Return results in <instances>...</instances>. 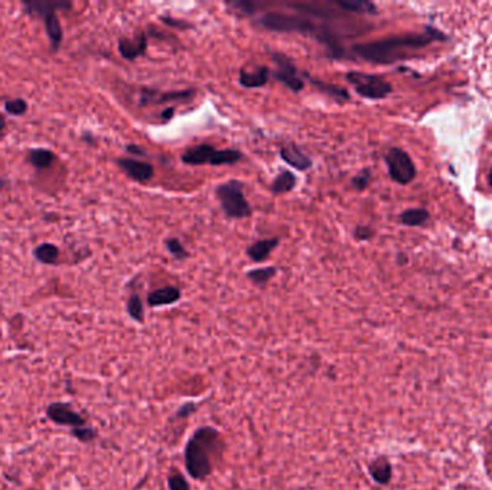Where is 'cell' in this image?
Listing matches in <instances>:
<instances>
[{
	"mask_svg": "<svg viewBox=\"0 0 492 490\" xmlns=\"http://www.w3.org/2000/svg\"><path fill=\"white\" fill-rule=\"evenodd\" d=\"M259 24L265 29L272 31V32H279V34H301V35L310 34L318 42L324 44L328 48V52L331 56L341 58L344 55V48L338 42L336 32H333L327 26H320L307 18L278 14V12H268L259 19Z\"/></svg>",
	"mask_w": 492,
	"mask_h": 490,
	"instance_id": "cell-1",
	"label": "cell"
},
{
	"mask_svg": "<svg viewBox=\"0 0 492 490\" xmlns=\"http://www.w3.org/2000/svg\"><path fill=\"white\" fill-rule=\"evenodd\" d=\"M433 38L428 35H406L393 36L381 41L367 42L354 46V52L364 61L373 63H390L398 59H403L411 49L422 48L428 45Z\"/></svg>",
	"mask_w": 492,
	"mask_h": 490,
	"instance_id": "cell-2",
	"label": "cell"
},
{
	"mask_svg": "<svg viewBox=\"0 0 492 490\" xmlns=\"http://www.w3.org/2000/svg\"><path fill=\"white\" fill-rule=\"evenodd\" d=\"M219 444V432L211 426L198 429L184 449V463L194 480H205L214 471L211 453Z\"/></svg>",
	"mask_w": 492,
	"mask_h": 490,
	"instance_id": "cell-3",
	"label": "cell"
},
{
	"mask_svg": "<svg viewBox=\"0 0 492 490\" xmlns=\"http://www.w3.org/2000/svg\"><path fill=\"white\" fill-rule=\"evenodd\" d=\"M216 198L222 210L231 219H246L252 215V208L244 195V183L229 180L216 187Z\"/></svg>",
	"mask_w": 492,
	"mask_h": 490,
	"instance_id": "cell-4",
	"label": "cell"
},
{
	"mask_svg": "<svg viewBox=\"0 0 492 490\" xmlns=\"http://www.w3.org/2000/svg\"><path fill=\"white\" fill-rule=\"evenodd\" d=\"M239 150H218L211 144H201L187 148L181 155V161L189 165H229L242 160Z\"/></svg>",
	"mask_w": 492,
	"mask_h": 490,
	"instance_id": "cell-5",
	"label": "cell"
},
{
	"mask_svg": "<svg viewBox=\"0 0 492 490\" xmlns=\"http://www.w3.org/2000/svg\"><path fill=\"white\" fill-rule=\"evenodd\" d=\"M24 5L28 14L36 15L44 19L45 31L51 41L52 49L58 51L64 39V32L55 12L58 9H71L72 5L68 2H44V0H41V2H25Z\"/></svg>",
	"mask_w": 492,
	"mask_h": 490,
	"instance_id": "cell-6",
	"label": "cell"
},
{
	"mask_svg": "<svg viewBox=\"0 0 492 490\" xmlns=\"http://www.w3.org/2000/svg\"><path fill=\"white\" fill-rule=\"evenodd\" d=\"M346 79L353 85L356 92L367 100H383L391 92V85L380 76L351 71L346 75Z\"/></svg>",
	"mask_w": 492,
	"mask_h": 490,
	"instance_id": "cell-7",
	"label": "cell"
},
{
	"mask_svg": "<svg viewBox=\"0 0 492 490\" xmlns=\"http://www.w3.org/2000/svg\"><path fill=\"white\" fill-rule=\"evenodd\" d=\"M390 177L399 184H409L416 175V167L409 154L401 148H390L386 154Z\"/></svg>",
	"mask_w": 492,
	"mask_h": 490,
	"instance_id": "cell-8",
	"label": "cell"
},
{
	"mask_svg": "<svg viewBox=\"0 0 492 490\" xmlns=\"http://www.w3.org/2000/svg\"><path fill=\"white\" fill-rule=\"evenodd\" d=\"M46 416L58 426H66L72 429L86 426V420L79 413H76L71 404L66 403H51L46 407Z\"/></svg>",
	"mask_w": 492,
	"mask_h": 490,
	"instance_id": "cell-9",
	"label": "cell"
},
{
	"mask_svg": "<svg viewBox=\"0 0 492 490\" xmlns=\"http://www.w3.org/2000/svg\"><path fill=\"white\" fill-rule=\"evenodd\" d=\"M272 58L278 66L276 73H275L276 79L281 81L283 85H286L291 91L300 92L304 88V81L298 76L297 68H295L292 61L281 53H272Z\"/></svg>",
	"mask_w": 492,
	"mask_h": 490,
	"instance_id": "cell-10",
	"label": "cell"
},
{
	"mask_svg": "<svg viewBox=\"0 0 492 490\" xmlns=\"http://www.w3.org/2000/svg\"><path fill=\"white\" fill-rule=\"evenodd\" d=\"M196 91L194 89H183V91H171V92H156L144 88L141 91V106H149V104H164L170 101H189L194 96Z\"/></svg>",
	"mask_w": 492,
	"mask_h": 490,
	"instance_id": "cell-11",
	"label": "cell"
},
{
	"mask_svg": "<svg viewBox=\"0 0 492 490\" xmlns=\"http://www.w3.org/2000/svg\"><path fill=\"white\" fill-rule=\"evenodd\" d=\"M117 164L131 180L137 183H149L154 177V168L150 163L134 158H119Z\"/></svg>",
	"mask_w": 492,
	"mask_h": 490,
	"instance_id": "cell-12",
	"label": "cell"
},
{
	"mask_svg": "<svg viewBox=\"0 0 492 490\" xmlns=\"http://www.w3.org/2000/svg\"><path fill=\"white\" fill-rule=\"evenodd\" d=\"M180 298H181V292L179 287L164 286V287H159V289L149 293L147 304L153 308L167 307V305H173V304L179 302Z\"/></svg>",
	"mask_w": 492,
	"mask_h": 490,
	"instance_id": "cell-13",
	"label": "cell"
},
{
	"mask_svg": "<svg viewBox=\"0 0 492 490\" xmlns=\"http://www.w3.org/2000/svg\"><path fill=\"white\" fill-rule=\"evenodd\" d=\"M279 154H281V158L285 163H288L291 167H293L295 170L307 171V170H310L313 167V160L306 153H303L298 147H295V146L282 147L279 150Z\"/></svg>",
	"mask_w": 492,
	"mask_h": 490,
	"instance_id": "cell-14",
	"label": "cell"
},
{
	"mask_svg": "<svg viewBox=\"0 0 492 490\" xmlns=\"http://www.w3.org/2000/svg\"><path fill=\"white\" fill-rule=\"evenodd\" d=\"M119 51L127 61H134L147 51V35L140 34L134 41L123 38L119 42Z\"/></svg>",
	"mask_w": 492,
	"mask_h": 490,
	"instance_id": "cell-15",
	"label": "cell"
},
{
	"mask_svg": "<svg viewBox=\"0 0 492 490\" xmlns=\"http://www.w3.org/2000/svg\"><path fill=\"white\" fill-rule=\"evenodd\" d=\"M368 473L370 477L377 483V484H388L391 480V474H393V469L390 461L384 457L380 456L377 459H374L370 464H368Z\"/></svg>",
	"mask_w": 492,
	"mask_h": 490,
	"instance_id": "cell-16",
	"label": "cell"
},
{
	"mask_svg": "<svg viewBox=\"0 0 492 490\" xmlns=\"http://www.w3.org/2000/svg\"><path fill=\"white\" fill-rule=\"evenodd\" d=\"M279 245V239L278 238H272V239H262L255 242L253 245H251L246 250L248 256L256 262L261 263L263 260H266L269 257V255L276 249V246Z\"/></svg>",
	"mask_w": 492,
	"mask_h": 490,
	"instance_id": "cell-17",
	"label": "cell"
},
{
	"mask_svg": "<svg viewBox=\"0 0 492 490\" xmlns=\"http://www.w3.org/2000/svg\"><path fill=\"white\" fill-rule=\"evenodd\" d=\"M269 79V69L266 66H261L253 72L242 69L239 73V83L245 88H261L268 83Z\"/></svg>",
	"mask_w": 492,
	"mask_h": 490,
	"instance_id": "cell-18",
	"label": "cell"
},
{
	"mask_svg": "<svg viewBox=\"0 0 492 490\" xmlns=\"http://www.w3.org/2000/svg\"><path fill=\"white\" fill-rule=\"evenodd\" d=\"M295 184H297V177L288 170H282L271 183V191L273 194H286L295 188Z\"/></svg>",
	"mask_w": 492,
	"mask_h": 490,
	"instance_id": "cell-19",
	"label": "cell"
},
{
	"mask_svg": "<svg viewBox=\"0 0 492 490\" xmlns=\"http://www.w3.org/2000/svg\"><path fill=\"white\" fill-rule=\"evenodd\" d=\"M336 5L347 12L377 14L376 5L371 2H367V0H337Z\"/></svg>",
	"mask_w": 492,
	"mask_h": 490,
	"instance_id": "cell-20",
	"label": "cell"
},
{
	"mask_svg": "<svg viewBox=\"0 0 492 490\" xmlns=\"http://www.w3.org/2000/svg\"><path fill=\"white\" fill-rule=\"evenodd\" d=\"M307 76H308V75H307ZM308 79L311 81L313 85H317L320 91H323L324 93H327L328 96H331L334 101H337V103H344V101H348V100H350V95H348V92H347L344 88L337 86V85H331V83H324V82H321V81H318V79H314V78H311V76H308Z\"/></svg>",
	"mask_w": 492,
	"mask_h": 490,
	"instance_id": "cell-21",
	"label": "cell"
},
{
	"mask_svg": "<svg viewBox=\"0 0 492 490\" xmlns=\"http://www.w3.org/2000/svg\"><path fill=\"white\" fill-rule=\"evenodd\" d=\"M55 154L48 148H35L29 151L28 161L36 168H48L55 161Z\"/></svg>",
	"mask_w": 492,
	"mask_h": 490,
	"instance_id": "cell-22",
	"label": "cell"
},
{
	"mask_svg": "<svg viewBox=\"0 0 492 490\" xmlns=\"http://www.w3.org/2000/svg\"><path fill=\"white\" fill-rule=\"evenodd\" d=\"M34 255L41 263L54 265L59 256V249L52 243H42L35 249Z\"/></svg>",
	"mask_w": 492,
	"mask_h": 490,
	"instance_id": "cell-23",
	"label": "cell"
},
{
	"mask_svg": "<svg viewBox=\"0 0 492 490\" xmlns=\"http://www.w3.org/2000/svg\"><path fill=\"white\" fill-rule=\"evenodd\" d=\"M278 269L273 266H266V267H258L253 270H249L246 273L248 279L255 283L256 286H265L275 275H276Z\"/></svg>",
	"mask_w": 492,
	"mask_h": 490,
	"instance_id": "cell-24",
	"label": "cell"
},
{
	"mask_svg": "<svg viewBox=\"0 0 492 490\" xmlns=\"http://www.w3.org/2000/svg\"><path fill=\"white\" fill-rule=\"evenodd\" d=\"M426 219H428V212L423 209H409V210H405L401 216L402 223L408 226H419L425 223Z\"/></svg>",
	"mask_w": 492,
	"mask_h": 490,
	"instance_id": "cell-25",
	"label": "cell"
},
{
	"mask_svg": "<svg viewBox=\"0 0 492 490\" xmlns=\"http://www.w3.org/2000/svg\"><path fill=\"white\" fill-rule=\"evenodd\" d=\"M127 312H129L130 318H133L134 321H137L140 324L144 322V308H143V302H141L137 293H133V295L129 298Z\"/></svg>",
	"mask_w": 492,
	"mask_h": 490,
	"instance_id": "cell-26",
	"label": "cell"
},
{
	"mask_svg": "<svg viewBox=\"0 0 492 490\" xmlns=\"http://www.w3.org/2000/svg\"><path fill=\"white\" fill-rule=\"evenodd\" d=\"M166 247L171 253V256L176 257L177 260H184V259L189 257V252L181 245V242L179 239H176V238L166 239Z\"/></svg>",
	"mask_w": 492,
	"mask_h": 490,
	"instance_id": "cell-27",
	"label": "cell"
},
{
	"mask_svg": "<svg viewBox=\"0 0 492 490\" xmlns=\"http://www.w3.org/2000/svg\"><path fill=\"white\" fill-rule=\"evenodd\" d=\"M71 434H72L76 440H79V441H82V443H89V441H92V440L96 439V432H95L94 429H91V427H86V426L72 429V430H71Z\"/></svg>",
	"mask_w": 492,
	"mask_h": 490,
	"instance_id": "cell-28",
	"label": "cell"
},
{
	"mask_svg": "<svg viewBox=\"0 0 492 490\" xmlns=\"http://www.w3.org/2000/svg\"><path fill=\"white\" fill-rule=\"evenodd\" d=\"M169 489L170 490H190V484L187 481V479L181 474V473H171L169 476Z\"/></svg>",
	"mask_w": 492,
	"mask_h": 490,
	"instance_id": "cell-29",
	"label": "cell"
},
{
	"mask_svg": "<svg viewBox=\"0 0 492 490\" xmlns=\"http://www.w3.org/2000/svg\"><path fill=\"white\" fill-rule=\"evenodd\" d=\"M370 180H371V173H370V170H367V168H366V170L360 171L357 175H354V177H353V180H351V185H353L356 190L363 191V190H366V188L368 187Z\"/></svg>",
	"mask_w": 492,
	"mask_h": 490,
	"instance_id": "cell-30",
	"label": "cell"
},
{
	"mask_svg": "<svg viewBox=\"0 0 492 490\" xmlns=\"http://www.w3.org/2000/svg\"><path fill=\"white\" fill-rule=\"evenodd\" d=\"M5 108L12 116H24L28 111V103L25 100H21V98H18V100L6 103Z\"/></svg>",
	"mask_w": 492,
	"mask_h": 490,
	"instance_id": "cell-31",
	"label": "cell"
},
{
	"mask_svg": "<svg viewBox=\"0 0 492 490\" xmlns=\"http://www.w3.org/2000/svg\"><path fill=\"white\" fill-rule=\"evenodd\" d=\"M229 6L235 8V9H239L242 14L245 15H251L255 12V6L251 2H246V0H242V2H232V4H228Z\"/></svg>",
	"mask_w": 492,
	"mask_h": 490,
	"instance_id": "cell-32",
	"label": "cell"
},
{
	"mask_svg": "<svg viewBox=\"0 0 492 490\" xmlns=\"http://www.w3.org/2000/svg\"><path fill=\"white\" fill-rule=\"evenodd\" d=\"M371 236H373V230H371L370 228L358 226V228H356V230H354V238H356L357 240H368Z\"/></svg>",
	"mask_w": 492,
	"mask_h": 490,
	"instance_id": "cell-33",
	"label": "cell"
},
{
	"mask_svg": "<svg viewBox=\"0 0 492 490\" xmlns=\"http://www.w3.org/2000/svg\"><path fill=\"white\" fill-rule=\"evenodd\" d=\"M196 407H198V406H196L194 403H187V404H184L179 412H177V417L179 419H184V417H189L190 414H193L194 412H196Z\"/></svg>",
	"mask_w": 492,
	"mask_h": 490,
	"instance_id": "cell-34",
	"label": "cell"
},
{
	"mask_svg": "<svg viewBox=\"0 0 492 490\" xmlns=\"http://www.w3.org/2000/svg\"><path fill=\"white\" fill-rule=\"evenodd\" d=\"M163 22H166L167 25L170 26H176V28H180V29H187L190 28V25L187 22H181V21H177V19H171V18H161Z\"/></svg>",
	"mask_w": 492,
	"mask_h": 490,
	"instance_id": "cell-35",
	"label": "cell"
},
{
	"mask_svg": "<svg viewBox=\"0 0 492 490\" xmlns=\"http://www.w3.org/2000/svg\"><path fill=\"white\" fill-rule=\"evenodd\" d=\"M127 151H129V153H133V154H140V155H144V154H146L144 148L137 147V146H127Z\"/></svg>",
	"mask_w": 492,
	"mask_h": 490,
	"instance_id": "cell-36",
	"label": "cell"
},
{
	"mask_svg": "<svg viewBox=\"0 0 492 490\" xmlns=\"http://www.w3.org/2000/svg\"><path fill=\"white\" fill-rule=\"evenodd\" d=\"M173 114H174V107L167 108V111H164V113H163V116H161L163 121H169V120L173 117Z\"/></svg>",
	"mask_w": 492,
	"mask_h": 490,
	"instance_id": "cell-37",
	"label": "cell"
},
{
	"mask_svg": "<svg viewBox=\"0 0 492 490\" xmlns=\"http://www.w3.org/2000/svg\"><path fill=\"white\" fill-rule=\"evenodd\" d=\"M5 128H6V118L4 114H0V136L4 134Z\"/></svg>",
	"mask_w": 492,
	"mask_h": 490,
	"instance_id": "cell-38",
	"label": "cell"
},
{
	"mask_svg": "<svg viewBox=\"0 0 492 490\" xmlns=\"http://www.w3.org/2000/svg\"><path fill=\"white\" fill-rule=\"evenodd\" d=\"M489 183L492 184V170H491V173H489Z\"/></svg>",
	"mask_w": 492,
	"mask_h": 490,
	"instance_id": "cell-39",
	"label": "cell"
}]
</instances>
